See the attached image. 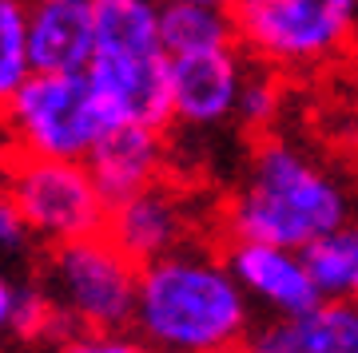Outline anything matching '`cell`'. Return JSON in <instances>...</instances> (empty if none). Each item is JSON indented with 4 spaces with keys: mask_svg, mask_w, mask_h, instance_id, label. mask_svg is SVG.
Returning a JSON list of instances; mask_svg holds the SVG:
<instances>
[{
    "mask_svg": "<svg viewBox=\"0 0 358 353\" xmlns=\"http://www.w3.org/2000/svg\"><path fill=\"white\" fill-rule=\"evenodd\" d=\"M350 223V187L303 143L267 135L251 151L243 183L223 206L227 239L275 242L307 250Z\"/></svg>",
    "mask_w": 358,
    "mask_h": 353,
    "instance_id": "1",
    "label": "cell"
},
{
    "mask_svg": "<svg viewBox=\"0 0 358 353\" xmlns=\"http://www.w3.org/2000/svg\"><path fill=\"white\" fill-rule=\"evenodd\" d=\"M251 310L223 254L183 246L140 266L131 329L159 353H235L251 338Z\"/></svg>",
    "mask_w": 358,
    "mask_h": 353,
    "instance_id": "2",
    "label": "cell"
},
{
    "mask_svg": "<svg viewBox=\"0 0 358 353\" xmlns=\"http://www.w3.org/2000/svg\"><path fill=\"white\" fill-rule=\"evenodd\" d=\"M235 40L247 60L279 76H307L358 48V0H239Z\"/></svg>",
    "mask_w": 358,
    "mask_h": 353,
    "instance_id": "3",
    "label": "cell"
},
{
    "mask_svg": "<svg viewBox=\"0 0 358 353\" xmlns=\"http://www.w3.org/2000/svg\"><path fill=\"white\" fill-rule=\"evenodd\" d=\"M0 119L13 151L40 159H88L115 123L88 72H32Z\"/></svg>",
    "mask_w": 358,
    "mask_h": 353,
    "instance_id": "4",
    "label": "cell"
},
{
    "mask_svg": "<svg viewBox=\"0 0 358 353\" xmlns=\"http://www.w3.org/2000/svg\"><path fill=\"white\" fill-rule=\"evenodd\" d=\"M40 286L72 333L128 329L136 317L140 262H131L108 234H88L52 246Z\"/></svg>",
    "mask_w": 358,
    "mask_h": 353,
    "instance_id": "5",
    "label": "cell"
},
{
    "mask_svg": "<svg viewBox=\"0 0 358 353\" xmlns=\"http://www.w3.org/2000/svg\"><path fill=\"white\" fill-rule=\"evenodd\" d=\"M4 190L20 206L32 239L60 246L88 234H103L112 202L103 199L84 159H40L13 155L4 167Z\"/></svg>",
    "mask_w": 358,
    "mask_h": 353,
    "instance_id": "6",
    "label": "cell"
},
{
    "mask_svg": "<svg viewBox=\"0 0 358 353\" xmlns=\"http://www.w3.org/2000/svg\"><path fill=\"white\" fill-rule=\"evenodd\" d=\"M251 76L243 48L167 56V91H171V123L187 131H215L239 119L243 84Z\"/></svg>",
    "mask_w": 358,
    "mask_h": 353,
    "instance_id": "7",
    "label": "cell"
},
{
    "mask_svg": "<svg viewBox=\"0 0 358 353\" xmlns=\"http://www.w3.org/2000/svg\"><path fill=\"white\" fill-rule=\"evenodd\" d=\"M195 230V211L187 195L176 190L171 183H155L148 190H136L128 199L112 202L108 211V227L103 234L128 254L131 262H155L167 254L192 246Z\"/></svg>",
    "mask_w": 358,
    "mask_h": 353,
    "instance_id": "8",
    "label": "cell"
},
{
    "mask_svg": "<svg viewBox=\"0 0 358 353\" xmlns=\"http://www.w3.org/2000/svg\"><path fill=\"white\" fill-rule=\"evenodd\" d=\"M227 258L235 282L243 286L251 306L267 310L271 317H294L322 302L315 274L307 266V250L275 246V242H251V239H227Z\"/></svg>",
    "mask_w": 358,
    "mask_h": 353,
    "instance_id": "9",
    "label": "cell"
},
{
    "mask_svg": "<svg viewBox=\"0 0 358 353\" xmlns=\"http://www.w3.org/2000/svg\"><path fill=\"white\" fill-rule=\"evenodd\" d=\"M88 76L115 123H143V127L171 123L167 52H136V56L96 52L88 63Z\"/></svg>",
    "mask_w": 358,
    "mask_h": 353,
    "instance_id": "10",
    "label": "cell"
},
{
    "mask_svg": "<svg viewBox=\"0 0 358 353\" xmlns=\"http://www.w3.org/2000/svg\"><path fill=\"white\" fill-rule=\"evenodd\" d=\"M84 163L96 175L108 202H120L136 190L155 187V183H164V167H167L164 127L112 123Z\"/></svg>",
    "mask_w": 358,
    "mask_h": 353,
    "instance_id": "11",
    "label": "cell"
},
{
    "mask_svg": "<svg viewBox=\"0 0 358 353\" xmlns=\"http://www.w3.org/2000/svg\"><path fill=\"white\" fill-rule=\"evenodd\" d=\"M36 72H88L96 56V0H28Z\"/></svg>",
    "mask_w": 358,
    "mask_h": 353,
    "instance_id": "12",
    "label": "cell"
},
{
    "mask_svg": "<svg viewBox=\"0 0 358 353\" xmlns=\"http://www.w3.org/2000/svg\"><path fill=\"white\" fill-rule=\"evenodd\" d=\"M247 353H358V306L322 298L294 317H271L247 338Z\"/></svg>",
    "mask_w": 358,
    "mask_h": 353,
    "instance_id": "13",
    "label": "cell"
},
{
    "mask_svg": "<svg viewBox=\"0 0 358 353\" xmlns=\"http://www.w3.org/2000/svg\"><path fill=\"white\" fill-rule=\"evenodd\" d=\"M159 4L164 0H96V52L108 56L164 52Z\"/></svg>",
    "mask_w": 358,
    "mask_h": 353,
    "instance_id": "14",
    "label": "cell"
},
{
    "mask_svg": "<svg viewBox=\"0 0 358 353\" xmlns=\"http://www.w3.org/2000/svg\"><path fill=\"white\" fill-rule=\"evenodd\" d=\"M159 40H164L167 56H192V52H215L239 44L231 13L203 8V4H183V0L159 4Z\"/></svg>",
    "mask_w": 358,
    "mask_h": 353,
    "instance_id": "15",
    "label": "cell"
},
{
    "mask_svg": "<svg viewBox=\"0 0 358 353\" xmlns=\"http://www.w3.org/2000/svg\"><path fill=\"white\" fill-rule=\"evenodd\" d=\"M307 266L322 298L358 306V218L307 246Z\"/></svg>",
    "mask_w": 358,
    "mask_h": 353,
    "instance_id": "16",
    "label": "cell"
},
{
    "mask_svg": "<svg viewBox=\"0 0 358 353\" xmlns=\"http://www.w3.org/2000/svg\"><path fill=\"white\" fill-rule=\"evenodd\" d=\"M32 44H28V0H0V115L13 96L32 80Z\"/></svg>",
    "mask_w": 358,
    "mask_h": 353,
    "instance_id": "17",
    "label": "cell"
},
{
    "mask_svg": "<svg viewBox=\"0 0 358 353\" xmlns=\"http://www.w3.org/2000/svg\"><path fill=\"white\" fill-rule=\"evenodd\" d=\"M282 112V76L271 68H255L243 84V100H239V123L251 131H267Z\"/></svg>",
    "mask_w": 358,
    "mask_h": 353,
    "instance_id": "18",
    "label": "cell"
},
{
    "mask_svg": "<svg viewBox=\"0 0 358 353\" xmlns=\"http://www.w3.org/2000/svg\"><path fill=\"white\" fill-rule=\"evenodd\" d=\"M52 353H159L136 329H76L52 345Z\"/></svg>",
    "mask_w": 358,
    "mask_h": 353,
    "instance_id": "19",
    "label": "cell"
},
{
    "mask_svg": "<svg viewBox=\"0 0 358 353\" xmlns=\"http://www.w3.org/2000/svg\"><path fill=\"white\" fill-rule=\"evenodd\" d=\"M28 239H32V230H28L20 206L13 202L8 190H0V254H20Z\"/></svg>",
    "mask_w": 358,
    "mask_h": 353,
    "instance_id": "20",
    "label": "cell"
},
{
    "mask_svg": "<svg viewBox=\"0 0 358 353\" xmlns=\"http://www.w3.org/2000/svg\"><path fill=\"white\" fill-rule=\"evenodd\" d=\"M20 290H24V286H16L13 278L0 270V345H4V341H13V333H16V310H20Z\"/></svg>",
    "mask_w": 358,
    "mask_h": 353,
    "instance_id": "21",
    "label": "cell"
},
{
    "mask_svg": "<svg viewBox=\"0 0 358 353\" xmlns=\"http://www.w3.org/2000/svg\"><path fill=\"white\" fill-rule=\"evenodd\" d=\"M183 4H203V8H219V13H235L239 0H183Z\"/></svg>",
    "mask_w": 358,
    "mask_h": 353,
    "instance_id": "22",
    "label": "cell"
},
{
    "mask_svg": "<svg viewBox=\"0 0 358 353\" xmlns=\"http://www.w3.org/2000/svg\"><path fill=\"white\" fill-rule=\"evenodd\" d=\"M235 353H239V350H235ZM243 353H247V350H243Z\"/></svg>",
    "mask_w": 358,
    "mask_h": 353,
    "instance_id": "23",
    "label": "cell"
}]
</instances>
